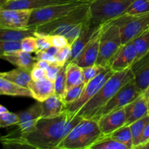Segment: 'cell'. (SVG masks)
Listing matches in <instances>:
<instances>
[{
    "label": "cell",
    "mask_w": 149,
    "mask_h": 149,
    "mask_svg": "<svg viewBox=\"0 0 149 149\" xmlns=\"http://www.w3.org/2000/svg\"><path fill=\"white\" fill-rule=\"evenodd\" d=\"M1 54L12 53L21 49V42L16 41H0Z\"/></svg>",
    "instance_id": "8d00e7d4"
},
{
    "label": "cell",
    "mask_w": 149,
    "mask_h": 149,
    "mask_svg": "<svg viewBox=\"0 0 149 149\" xmlns=\"http://www.w3.org/2000/svg\"><path fill=\"white\" fill-rule=\"evenodd\" d=\"M36 57H34L35 60L36 61H46L50 63L57 62L56 58L52 55H49L46 50H39L36 51Z\"/></svg>",
    "instance_id": "b9f144b4"
},
{
    "label": "cell",
    "mask_w": 149,
    "mask_h": 149,
    "mask_svg": "<svg viewBox=\"0 0 149 149\" xmlns=\"http://www.w3.org/2000/svg\"><path fill=\"white\" fill-rule=\"evenodd\" d=\"M31 77L32 80H41L47 78L46 70L37 66H33V69L31 71Z\"/></svg>",
    "instance_id": "7bdbcfd3"
},
{
    "label": "cell",
    "mask_w": 149,
    "mask_h": 149,
    "mask_svg": "<svg viewBox=\"0 0 149 149\" xmlns=\"http://www.w3.org/2000/svg\"><path fill=\"white\" fill-rule=\"evenodd\" d=\"M90 149H128L127 147L112 138L110 135H103Z\"/></svg>",
    "instance_id": "f546056e"
},
{
    "label": "cell",
    "mask_w": 149,
    "mask_h": 149,
    "mask_svg": "<svg viewBox=\"0 0 149 149\" xmlns=\"http://www.w3.org/2000/svg\"><path fill=\"white\" fill-rule=\"evenodd\" d=\"M133 42L137 53L135 63L145 56L149 52V30L137 36L133 39Z\"/></svg>",
    "instance_id": "83f0119b"
},
{
    "label": "cell",
    "mask_w": 149,
    "mask_h": 149,
    "mask_svg": "<svg viewBox=\"0 0 149 149\" xmlns=\"http://www.w3.org/2000/svg\"><path fill=\"white\" fill-rule=\"evenodd\" d=\"M68 63H66L61 68L55 81V93L63 100L66 93V66Z\"/></svg>",
    "instance_id": "4dcf8cb0"
},
{
    "label": "cell",
    "mask_w": 149,
    "mask_h": 149,
    "mask_svg": "<svg viewBox=\"0 0 149 149\" xmlns=\"http://www.w3.org/2000/svg\"><path fill=\"white\" fill-rule=\"evenodd\" d=\"M60 49H61V48H58V47H57L52 45V46L49 47L48 48L46 51L49 54V55H52V56H54L56 58V56L58 55V52H59Z\"/></svg>",
    "instance_id": "bcb514c9"
},
{
    "label": "cell",
    "mask_w": 149,
    "mask_h": 149,
    "mask_svg": "<svg viewBox=\"0 0 149 149\" xmlns=\"http://www.w3.org/2000/svg\"><path fill=\"white\" fill-rule=\"evenodd\" d=\"M126 112L124 107L101 116L97 121L102 134L109 135L126 125Z\"/></svg>",
    "instance_id": "5bb4252c"
},
{
    "label": "cell",
    "mask_w": 149,
    "mask_h": 149,
    "mask_svg": "<svg viewBox=\"0 0 149 149\" xmlns=\"http://www.w3.org/2000/svg\"><path fill=\"white\" fill-rule=\"evenodd\" d=\"M79 0H11L1 4V9L37 10L55 4L72 2Z\"/></svg>",
    "instance_id": "9a60e30c"
},
{
    "label": "cell",
    "mask_w": 149,
    "mask_h": 149,
    "mask_svg": "<svg viewBox=\"0 0 149 149\" xmlns=\"http://www.w3.org/2000/svg\"><path fill=\"white\" fill-rule=\"evenodd\" d=\"M98 27L99 26L93 24L91 21L84 26L79 37L74 41V42L71 45V56L69 62H72L77 58V56L84 49L85 45L92 39Z\"/></svg>",
    "instance_id": "7402d4cb"
},
{
    "label": "cell",
    "mask_w": 149,
    "mask_h": 149,
    "mask_svg": "<svg viewBox=\"0 0 149 149\" xmlns=\"http://www.w3.org/2000/svg\"><path fill=\"white\" fill-rule=\"evenodd\" d=\"M11 1V0H1V4H2V3L4 2H6V1Z\"/></svg>",
    "instance_id": "681fc988"
},
{
    "label": "cell",
    "mask_w": 149,
    "mask_h": 149,
    "mask_svg": "<svg viewBox=\"0 0 149 149\" xmlns=\"http://www.w3.org/2000/svg\"><path fill=\"white\" fill-rule=\"evenodd\" d=\"M71 56V46L68 45L67 46L60 49L59 52L56 56L57 63L60 65H64L66 63H69Z\"/></svg>",
    "instance_id": "f35d334b"
},
{
    "label": "cell",
    "mask_w": 149,
    "mask_h": 149,
    "mask_svg": "<svg viewBox=\"0 0 149 149\" xmlns=\"http://www.w3.org/2000/svg\"><path fill=\"white\" fill-rule=\"evenodd\" d=\"M40 103L42 111V118L44 119L57 117L66 111V106L63 100L55 93Z\"/></svg>",
    "instance_id": "ffe728a7"
},
{
    "label": "cell",
    "mask_w": 149,
    "mask_h": 149,
    "mask_svg": "<svg viewBox=\"0 0 149 149\" xmlns=\"http://www.w3.org/2000/svg\"><path fill=\"white\" fill-rule=\"evenodd\" d=\"M113 73L114 72L111 69L110 67L108 66L97 77L90 80L86 84L80 97L71 104L66 106V110L70 113L77 114L80 109L97 93V92L101 88L102 86L111 77Z\"/></svg>",
    "instance_id": "30bf717a"
},
{
    "label": "cell",
    "mask_w": 149,
    "mask_h": 149,
    "mask_svg": "<svg viewBox=\"0 0 149 149\" xmlns=\"http://www.w3.org/2000/svg\"><path fill=\"white\" fill-rule=\"evenodd\" d=\"M143 95H145V97H146V99L147 100H149V87L148 89H147L146 90L145 92H144L143 93Z\"/></svg>",
    "instance_id": "c3c4849f"
},
{
    "label": "cell",
    "mask_w": 149,
    "mask_h": 149,
    "mask_svg": "<svg viewBox=\"0 0 149 149\" xmlns=\"http://www.w3.org/2000/svg\"><path fill=\"white\" fill-rule=\"evenodd\" d=\"M0 56L1 59L8 61L17 68L26 70L29 72L33 69L36 61L35 58L31 55V53L24 52L22 49L12 53L1 54Z\"/></svg>",
    "instance_id": "44dd1931"
},
{
    "label": "cell",
    "mask_w": 149,
    "mask_h": 149,
    "mask_svg": "<svg viewBox=\"0 0 149 149\" xmlns=\"http://www.w3.org/2000/svg\"><path fill=\"white\" fill-rule=\"evenodd\" d=\"M109 135L114 140L126 146L128 149H133L132 135L130 125H124Z\"/></svg>",
    "instance_id": "4316f807"
},
{
    "label": "cell",
    "mask_w": 149,
    "mask_h": 149,
    "mask_svg": "<svg viewBox=\"0 0 149 149\" xmlns=\"http://www.w3.org/2000/svg\"><path fill=\"white\" fill-rule=\"evenodd\" d=\"M108 66H102V65L95 64L90 66L82 68L83 74H84V81L87 84L90 80L93 79L95 77H97L100 73L104 71Z\"/></svg>",
    "instance_id": "836d02e7"
},
{
    "label": "cell",
    "mask_w": 149,
    "mask_h": 149,
    "mask_svg": "<svg viewBox=\"0 0 149 149\" xmlns=\"http://www.w3.org/2000/svg\"><path fill=\"white\" fill-rule=\"evenodd\" d=\"M0 77H3L12 82L26 87H28L29 82L32 79L31 77V72L19 68L11 70L10 71L1 72L0 74Z\"/></svg>",
    "instance_id": "d4e9b609"
},
{
    "label": "cell",
    "mask_w": 149,
    "mask_h": 149,
    "mask_svg": "<svg viewBox=\"0 0 149 149\" xmlns=\"http://www.w3.org/2000/svg\"><path fill=\"white\" fill-rule=\"evenodd\" d=\"M122 47L120 28L113 20L100 25V48L96 64L109 66Z\"/></svg>",
    "instance_id": "277c9868"
},
{
    "label": "cell",
    "mask_w": 149,
    "mask_h": 149,
    "mask_svg": "<svg viewBox=\"0 0 149 149\" xmlns=\"http://www.w3.org/2000/svg\"><path fill=\"white\" fill-rule=\"evenodd\" d=\"M103 135L97 120L82 118L57 149H90Z\"/></svg>",
    "instance_id": "3957f363"
},
{
    "label": "cell",
    "mask_w": 149,
    "mask_h": 149,
    "mask_svg": "<svg viewBox=\"0 0 149 149\" xmlns=\"http://www.w3.org/2000/svg\"><path fill=\"white\" fill-rule=\"evenodd\" d=\"M134 0H94L90 5V20L100 26L124 15Z\"/></svg>",
    "instance_id": "5b68a950"
},
{
    "label": "cell",
    "mask_w": 149,
    "mask_h": 149,
    "mask_svg": "<svg viewBox=\"0 0 149 149\" xmlns=\"http://www.w3.org/2000/svg\"><path fill=\"white\" fill-rule=\"evenodd\" d=\"M84 81L81 67L74 62H69L66 66V92Z\"/></svg>",
    "instance_id": "cb8c5ba5"
},
{
    "label": "cell",
    "mask_w": 149,
    "mask_h": 149,
    "mask_svg": "<svg viewBox=\"0 0 149 149\" xmlns=\"http://www.w3.org/2000/svg\"><path fill=\"white\" fill-rule=\"evenodd\" d=\"M82 119L65 111L54 118H42L30 132L20 135L22 147L36 149H57L71 130Z\"/></svg>",
    "instance_id": "6da1fadb"
},
{
    "label": "cell",
    "mask_w": 149,
    "mask_h": 149,
    "mask_svg": "<svg viewBox=\"0 0 149 149\" xmlns=\"http://www.w3.org/2000/svg\"><path fill=\"white\" fill-rule=\"evenodd\" d=\"M143 92L135 84L134 79L123 86L108 103L98 111L93 118L95 120H97L100 117L116 111L117 109L125 107L127 105L130 103L138 97H139Z\"/></svg>",
    "instance_id": "9c48e42d"
},
{
    "label": "cell",
    "mask_w": 149,
    "mask_h": 149,
    "mask_svg": "<svg viewBox=\"0 0 149 149\" xmlns=\"http://www.w3.org/2000/svg\"><path fill=\"white\" fill-rule=\"evenodd\" d=\"M148 114H149V100H148Z\"/></svg>",
    "instance_id": "f907efd6"
},
{
    "label": "cell",
    "mask_w": 149,
    "mask_h": 149,
    "mask_svg": "<svg viewBox=\"0 0 149 149\" xmlns=\"http://www.w3.org/2000/svg\"><path fill=\"white\" fill-rule=\"evenodd\" d=\"M149 13L148 0H134L125 14L128 15H139Z\"/></svg>",
    "instance_id": "1f68e13d"
},
{
    "label": "cell",
    "mask_w": 149,
    "mask_h": 149,
    "mask_svg": "<svg viewBox=\"0 0 149 149\" xmlns=\"http://www.w3.org/2000/svg\"><path fill=\"white\" fill-rule=\"evenodd\" d=\"M34 36L36 39V45H37V51L47 50L49 47L52 46L50 35L46 33H41L36 31L34 33Z\"/></svg>",
    "instance_id": "d590c367"
},
{
    "label": "cell",
    "mask_w": 149,
    "mask_h": 149,
    "mask_svg": "<svg viewBox=\"0 0 149 149\" xmlns=\"http://www.w3.org/2000/svg\"><path fill=\"white\" fill-rule=\"evenodd\" d=\"M50 38L52 45L58 48H63L68 45L67 39L63 35H50Z\"/></svg>",
    "instance_id": "60d3db41"
},
{
    "label": "cell",
    "mask_w": 149,
    "mask_h": 149,
    "mask_svg": "<svg viewBox=\"0 0 149 149\" xmlns=\"http://www.w3.org/2000/svg\"><path fill=\"white\" fill-rule=\"evenodd\" d=\"M126 112V125H130L135 121L148 114V100L145 95L141 94L135 100L125 106Z\"/></svg>",
    "instance_id": "e0dca14e"
},
{
    "label": "cell",
    "mask_w": 149,
    "mask_h": 149,
    "mask_svg": "<svg viewBox=\"0 0 149 149\" xmlns=\"http://www.w3.org/2000/svg\"><path fill=\"white\" fill-rule=\"evenodd\" d=\"M28 87L31 91L33 98L39 102H42L55 94V81L47 78L41 80H32Z\"/></svg>",
    "instance_id": "d6986e66"
},
{
    "label": "cell",
    "mask_w": 149,
    "mask_h": 149,
    "mask_svg": "<svg viewBox=\"0 0 149 149\" xmlns=\"http://www.w3.org/2000/svg\"><path fill=\"white\" fill-rule=\"evenodd\" d=\"M32 10L0 8V29L23 30L29 29Z\"/></svg>",
    "instance_id": "8fae6325"
},
{
    "label": "cell",
    "mask_w": 149,
    "mask_h": 149,
    "mask_svg": "<svg viewBox=\"0 0 149 149\" xmlns=\"http://www.w3.org/2000/svg\"><path fill=\"white\" fill-rule=\"evenodd\" d=\"M148 1H149V0H148Z\"/></svg>",
    "instance_id": "816d5d0a"
},
{
    "label": "cell",
    "mask_w": 149,
    "mask_h": 149,
    "mask_svg": "<svg viewBox=\"0 0 149 149\" xmlns=\"http://www.w3.org/2000/svg\"><path fill=\"white\" fill-rule=\"evenodd\" d=\"M134 81L143 93L149 87V52L131 67Z\"/></svg>",
    "instance_id": "ac0fdd59"
},
{
    "label": "cell",
    "mask_w": 149,
    "mask_h": 149,
    "mask_svg": "<svg viewBox=\"0 0 149 149\" xmlns=\"http://www.w3.org/2000/svg\"><path fill=\"white\" fill-rule=\"evenodd\" d=\"M85 85L86 83L83 82L81 84H79V85L76 86V87H73L71 90L66 92V93H65V96L63 97V101L65 103V106H68V105L71 104V103L77 100L80 97Z\"/></svg>",
    "instance_id": "d6a6232c"
},
{
    "label": "cell",
    "mask_w": 149,
    "mask_h": 149,
    "mask_svg": "<svg viewBox=\"0 0 149 149\" xmlns=\"http://www.w3.org/2000/svg\"><path fill=\"white\" fill-rule=\"evenodd\" d=\"M19 116L17 113L12 112H6L4 113H0V126L1 127L13 126L19 124Z\"/></svg>",
    "instance_id": "e575fe53"
},
{
    "label": "cell",
    "mask_w": 149,
    "mask_h": 149,
    "mask_svg": "<svg viewBox=\"0 0 149 149\" xmlns=\"http://www.w3.org/2000/svg\"><path fill=\"white\" fill-rule=\"evenodd\" d=\"M0 94L4 95L33 97L31 91L29 87L19 85L3 77H0Z\"/></svg>",
    "instance_id": "603a6c76"
},
{
    "label": "cell",
    "mask_w": 149,
    "mask_h": 149,
    "mask_svg": "<svg viewBox=\"0 0 149 149\" xmlns=\"http://www.w3.org/2000/svg\"><path fill=\"white\" fill-rule=\"evenodd\" d=\"M100 48V26L92 39L85 45L79 55L72 62L81 68L95 65L97 62Z\"/></svg>",
    "instance_id": "4fadbf2b"
},
{
    "label": "cell",
    "mask_w": 149,
    "mask_h": 149,
    "mask_svg": "<svg viewBox=\"0 0 149 149\" xmlns=\"http://www.w3.org/2000/svg\"><path fill=\"white\" fill-rule=\"evenodd\" d=\"M9 111L7 110V108L4 107L3 106H0V113H6V112H8Z\"/></svg>",
    "instance_id": "7dc6e473"
},
{
    "label": "cell",
    "mask_w": 149,
    "mask_h": 149,
    "mask_svg": "<svg viewBox=\"0 0 149 149\" xmlns=\"http://www.w3.org/2000/svg\"><path fill=\"white\" fill-rule=\"evenodd\" d=\"M134 79L130 68L114 72L95 95L80 109L77 115L84 119H93L109 100L123 87Z\"/></svg>",
    "instance_id": "7a4b0ae2"
},
{
    "label": "cell",
    "mask_w": 149,
    "mask_h": 149,
    "mask_svg": "<svg viewBox=\"0 0 149 149\" xmlns=\"http://www.w3.org/2000/svg\"><path fill=\"white\" fill-rule=\"evenodd\" d=\"M19 116V130L21 134L30 132L34 128L35 125L42 119V111L41 103L38 101L26 110L17 113Z\"/></svg>",
    "instance_id": "2e32d148"
},
{
    "label": "cell",
    "mask_w": 149,
    "mask_h": 149,
    "mask_svg": "<svg viewBox=\"0 0 149 149\" xmlns=\"http://www.w3.org/2000/svg\"><path fill=\"white\" fill-rule=\"evenodd\" d=\"M113 20L120 28L122 45L149 30V13L139 15L124 14Z\"/></svg>",
    "instance_id": "ba28073f"
},
{
    "label": "cell",
    "mask_w": 149,
    "mask_h": 149,
    "mask_svg": "<svg viewBox=\"0 0 149 149\" xmlns=\"http://www.w3.org/2000/svg\"><path fill=\"white\" fill-rule=\"evenodd\" d=\"M148 141H149V122L146 125L145 127H144L142 135H141V142H140L139 146H138L136 148H138L140 146H141L144 145V144H146V143H148Z\"/></svg>",
    "instance_id": "ee69618b"
},
{
    "label": "cell",
    "mask_w": 149,
    "mask_h": 149,
    "mask_svg": "<svg viewBox=\"0 0 149 149\" xmlns=\"http://www.w3.org/2000/svg\"><path fill=\"white\" fill-rule=\"evenodd\" d=\"M50 62H48V61H36V62H35L34 65L35 66L39 67V68H43V69L46 70L47 68L49 67V65H50Z\"/></svg>",
    "instance_id": "f6af8a7d"
},
{
    "label": "cell",
    "mask_w": 149,
    "mask_h": 149,
    "mask_svg": "<svg viewBox=\"0 0 149 149\" xmlns=\"http://www.w3.org/2000/svg\"><path fill=\"white\" fill-rule=\"evenodd\" d=\"M0 41H16L21 42L26 37L34 36L36 29L29 28L23 30H12V29H0Z\"/></svg>",
    "instance_id": "484cf974"
},
{
    "label": "cell",
    "mask_w": 149,
    "mask_h": 149,
    "mask_svg": "<svg viewBox=\"0 0 149 149\" xmlns=\"http://www.w3.org/2000/svg\"><path fill=\"white\" fill-rule=\"evenodd\" d=\"M149 122V114L144 117L135 121V122L130 125L131 132L132 135V141H133V149L136 148L139 146L141 142V135L146 125Z\"/></svg>",
    "instance_id": "f1b7e54d"
},
{
    "label": "cell",
    "mask_w": 149,
    "mask_h": 149,
    "mask_svg": "<svg viewBox=\"0 0 149 149\" xmlns=\"http://www.w3.org/2000/svg\"><path fill=\"white\" fill-rule=\"evenodd\" d=\"M136 57V49L133 40H132L122 45L120 50L110 63L109 67L113 72H119L130 68L135 63Z\"/></svg>",
    "instance_id": "7c38bea8"
},
{
    "label": "cell",
    "mask_w": 149,
    "mask_h": 149,
    "mask_svg": "<svg viewBox=\"0 0 149 149\" xmlns=\"http://www.w3.org/2000/svg\"><path fill=\"white\" fill-rule=\"evenodd\" d=\"M94 0H79L33 10L29 20V27L36 29L38 26L61 18L79 7L90 4Z\"/></svg>",
    "instance_id": "52a82bcc"
},
{
    "label": "cell",
    "mask_w": 149,
    "mask_h": 149,
    "mask_svg": "<svg viewBox=\"0 0 149 149\" xmlns=\"http://www.w3.org/2000/svg\"><path fill=\"white\" fill-rule=\"evenodd\" d=\"M90 5L79 7L61 18L38 26L36 28V31L49 35L65 36L77 24L90 20Z\"/></svg>",
    "instance_id": "8992f818"
},
{
    "label": "cell",
    "mask_w": 149,
    "mask_h": 149,
    "mask_svg": "<svg viewBox=\"0 0 149 149\" xmlns=\"http://www.w3.org/2000/svg\"><path fill=\"white\" fill-rule=\"evenodd\" d=\"M63 65H60L57 62L55 63H51L50 65H49L47 68L46 69L47 71V78L48 79L51 80L52 81H55L57 78L58 73L61 71V68Z\"/></svg>",
    "instance_id": "ab89813d"
},
{
    "label": "cell",
    "mask_w": 149,
    "mask_h": 149,
    "mask_svg": "<svg viewBox=\"0 0 149 149\" xmlns=\"http://www.w3.org/2000/svg\"><path fill=\"white\" fill-rule=\"evenodd\" d=\"M21 49L24 52L32 53L37 51L36 39L34 36L26 37L21 41Z\"/></svg>",
    "instance_id": "74e56055"
}]
</instances>
